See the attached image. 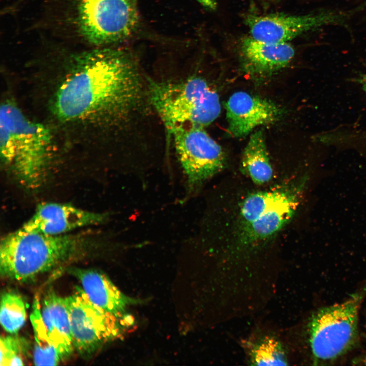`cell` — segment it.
<instances>
[{"label": "cell", "mask_w": 366, "mask_h": 366, "mask_svg": "<svg viewBox=\"0 0 366 366\" xmlns=\"http://www.w3.org/2000/svg\"><path fill=\"white\" fill-rule=\"evenodd\" d=\"M137 0H6L20 29L39 43L71 48L113 46L135 31Z\"/></svg>", "instance_id": "1"}, {"label": "cell", "mask_w": 366, "mask_h": 366, "mask_svg": "<svg viewBox=\"0 0 366 366\" xmlns=\"http://www.w3.org/2000/svg\"><path fill=\"white\" fill-rule=\"evenodd\" d=\"M63 47L69 72L56 96L59 118L71 121L117 115L134 105L140 81L130 53L115 46Z\"/></svg>", "instance_id": "2"}, {"label": "cell", "mask_w": 366, "mask_h": 366, "mask_svg": "<svg viewBox=\"0 0 366 366\" xmlns=\"http://www.w3.org/2000/svg\"><path fill=\"white\" fill-rule=\"evenodd\" d=\"M86 245L81 235H48L19 228L1 239V275L20 283L33 281L77 256Z\"/></svg>", "instance_id": "3"}, {"label": "cell", "mask_w": 366, "mask_h": 366, "mask_svg": "<svg viewBox=\"0 0 366 366\" xmlns=\"http://www.w3.org/2000/svg\"><path fill=\"white\" fill-rule=\"evenodd\" d=\"M51 134L42 125L28 119L11 103L1 108V157L12 165L18 180L25 187L41 186L47 176Z\"/></svg>", "instance_id": "4"}, {"label": "cell", "mask_w": 366, "mask_h": 366, "mask_svg": "<svg viewBox=\"0 0 366 366\" xmlns=\"http://www.w3.org/2000/svg\"><path fill=\"white\" fill-rule=\"evenodd\" d=\"M150 102L170 132L180 126L204 127L219 116L218 93L207 81L194 76L181 81H148Z\"/></svg>", "instance_id": "5"}, {"label": "cell", "mask_w": 366, "mask_h": 366, "mask_svg": "<svg viewBox=\"0 0 366 366\" xmlns=\"http://www.w3.org/2000/svg\"><path fill=\"white\" fill-rule=\"evenodd\" d=\"M306 183L304 176L247 196L240 210L241 241L245 245L256 243L269 238L283 228L296 212Z\"/></svg>", "instance_id": "6"}, {"label": "cell", "mask_w": 366, "mask_h": 366, "mask_svg": "<svg viewBox=\"0 0 366 366\" xmlns=\"http://www.w3.org/2000/svg\"><path fill=\"white\" fill-rule=\"evenodd\" d=\"M366 288L346 301L321 308L309 324V342L314 358L327 361L348 351L358 336V313Z\"/></svg>", "instance_id": "7"}, {"label": "cell", "mask_w": 366, "mask_h": 366, "mask_svg": "<svg viewBox=\"0 0 366 366\" xmlns=\"http://www.w3.org/2000/svg\"><path fill=\"white\" fill-rule=\"evenodd\" d=\"M366 8V0L356 6L345 10H322L302 15L283 13L244 15L250 36L267 42H289L308 32L330 26H346L359 12Z\"/></svg>", "instance_id": "8"}, {"label": "cell", "mask_w": 366, "mask_h": 366, "mask_svg": "<svg viewBox=\"0 0 366 366\" xmlns=\"http://www.w3.org/2000/svg\"><path fill=\"white\" fill-rule=\"evenodd\" d=\"M169 133L186 177V195L191 196L223 168L224 152L204 127L180 126Z\"/></svg>", "instance_id": "9"}, {"label": "cell", "mask_w": 366, "mask_h": 366, "mask_svg": "<svg viewBox=\"0 0 366 366\" xmlns=\"http://www.w3.org/2000/svg\"><path fill=\"white\" fill-rule=\"evenodd\" d=\"M65 298L74 348L82 357L89 358L118 335L119 317L94 304L82 288Z\"/></svg>", "instance_id": "10"}, {"label": "cell", "mask_w": 366, "mask_h": 366, "mask_svg": "<svg viewBox=\"0 0 366 366\" xmlns=\"http://www.w3.org/2000/svg\"><path fill=\"white\" fill-rule=\"evenodd\" d=\"M108 215L78 208L67 203L40 204L35 212L20 228L29 232L61 235L84 227L104 222Z\"/></svg>", "instance_id": "11"}, {"label": "cell", "mask_w": 366, "mask_h": 366, "mask_svg": "<svg viewBox=\"0 0 366 366\" xmlns=\"http://www.w3.org/2000/svg\"><path fill=\"white\" fill-rule=\"evenodd\" d=\"M225 107L228 130L235 137L246 136L256 127L274 122L282 114L274 103L241 91L233 94Z\"/></svg>", "instance_id": "12"}, {"label": "cell", "mask_w": 366, "mask_h": 366, "mask_svg": "<svg viewBox=\"0 0 366 366\" xmlns=\"http://www.w3.org/2000/svg\"><path fill=\"white\" fill-rule=\"evenodd\" d=\"M241 66L247 74L266 77L285 68L295 54L290 42L271 43L244 37L238 44Z\"/></svg>", "instance_id": "13"}, {"label": "cell", "mask_w": 366, "mask_h": 366, "mask_svg": "<svg viewBox=\"0 0 366 366\" xmlns=\"http://www.w3.org/2000/svg\"><path fill=\"white\" fill-rule=\"evenodd\" d=\"M40 316L46 334L62 360L74 349L65 297L48 291L40 303Z\"/></svg>", "instance_id": "14"}, {"label": "cell", "mask_w": 366, "mask_h": 366, "mask_svg": "<svg viewBox=\"0 0 366 366\" xmlns=\"http://www.w3.org/2000/svg\"><path fill=\"white\" fill-rule=\"evenodd\" d=\"M67 272L79 281L84 292L94 304L118 317L132 301L103 273L77 267H70Z\"/></svg>", "instance_id": "15"}, {"label": "cell", "mask_w": 366, "mask_h": 366, "mask_svg": "<svg viewBox=\"0 0 366 366\" xmlns=\"http://www.w3.org/2000/svg\"><path fill=\"white\" fill-rule=\"evenodd\" d=\"M241 165L245 173L257 185H263L271 179L273 170L262 130L251 135L243 151Z\"/></svg>", "instance_id": "16"}, {"label": "cell", "mask_w": 366, "mask_h": 366, "mask_svg": "<svg viewBox=\"0 0 366 366\" xmlns=\"http://www.w3.org/2000/svg\"><path fill=\"white\" fill-rule=\"evenodd\" d=\"M30 318L35 337L33 361L36 365H55L62 360L50 343L40 316V303L38 296L34 301Z\"/></svg>", "instance_id": "17"}, {"label": "cell", "mask_w": 366, "mask_h": 366, "mask_svg": "<svg viewBox=\"0 0 366 366\" xmlns=\"http://www.w3.org/2000/svg\"><path fill=\"white\" fill-rule=\"evenodd\" d=\"M26 318L25 304L22 297L13 292L3 293L0 308V322L3 328L15 334L24 325Z\"/></svg>", "instance_id": "18"}, {"label": "cell", "mask_w": 366, "mask_h": 366, "mask_svg": "<svg viewBox=\"0 0 366 366\" xmlns=\"http://www.w3.org/2000/svg\"><path fill=\"white\" fill-rule=\"evenodd\" d=\"M249 354L253 365L288 364L283 346L279 340L272 337H265L252 344Z\"/></svg>", "instance_id": "19"}, {"label": "cell", "mask_w": 366, "mask_h": 366, "mask_svg": "<svg viewBox=\"0 0 366 366\" xmlns=\"http://www.w3.org/2000/svg\"><path fill=\"white\" fill-rule=\"evenodd\" d=\"M26 340L16 336L1 337V366L23 365V356L28 349Z\"/></svg>", "instance_id": "20"}, {"label": "cell", "mask_w": 366, "mask_h": 366, "mask_svg": "<svg viewBox=\"0 0 366 366\" xmlns=\"http://www.w3.org/2000/svg\"><path fill=\"white\" fill-rule=\"evenodd\" d=\"M202 6L208 11H215L218 7L217 0H196Z\"/></svg>", "instance_id": "21"}, {"label": "cell", "mask_w": 366, "mask_h": 366, "mask_svg": "<svg viewBox=\"0 0 366 366\" xmlns=\"http://www.w3.org/2000/svg\"><path fill=\"white\" fill-rule=\"evenodd\" d=\"M359 82L362 85L363 90L366 94V73L362 75L359 79Z\"/></svg>", "instance_id": "22"}, {"label": "cell", "mask_w": 366, "mask_h": 366, "mask_svg": "<svg viewBox=\"0 0 366 366\" xmlns=\"http://www.w3.org/2000/svg\"><path fill=\"white\" fill-rule=\"evenodd\" d=\"M274 2H276V3H277V4H278V5H279V4H281L283 3H285V2H287V1H289V0H274Z\"/></svg>", "instance_id": "23"}]
</instances>
